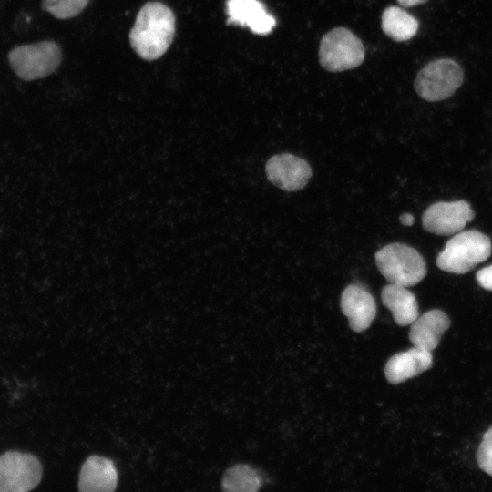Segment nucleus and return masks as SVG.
Returning <instances> with one entry per match:
<instances>
[{
	"label": "nucleus",
	"instance_id": "nucleus-21",
	"mask_svg": "<svg viewBox=\"0 0 492 492\" xmlns=\"http://www.w3.org/2000/svg\"><path fill=\"white\" fill-rule=\"evenodd\" d=\"M400 222L405 226H412L415 222V218L412 214L404 213L399 218Z\"/></svg>",
	"mask_w": 492,
	"mask_h": 492
},
{
	"label": "nucleus",
	"instance_id": "nucleus-19",
	"mask_svg": "<svg viewBox=\"0 0 492 492\" xmlns=\"http://www.w3.org/2000/svg\"><path fill=\"white\" fill-rule=\"evenodd\" d=\"M478 466L492 476V426L484 434L477 452Z\"/></svg>",
	"mask_w": 492,
	"mask_h": 492
},
{
	"label": "nucleus",
	"instance_id": "nucleus-4",
	"mask_svg": "<svg viewBox=\"0 0 492 492\" xmlns=\"http://www.w3.org/2000/svg\"><path fill=\"white\" fill-rule=\"evenodd\" d=\"M9 65L22 80L32 81L54 73L62 59L59 46L51 40L14 47L8 53Z\"/></svg>",
	"mask_w": 492,
	"mask_h": 492
},
{
	"label": "nucleus",
	"instance_id": "nucleus-20",
	"mask_svg": "<svg viewBox=\"0 0 492 492\" xmlns=\"http://www.w3.org/2000/svg\"><path fill=\"white\" fill-rule=\"evenodd\" d=\"M476 279L479 286L492 292V265L479 270L476 274Z\"/></svg>",
	"mask_w": 492,
	"mask_h": 492
},
{
	"label": "nucleus",
	"instance_id": "nucleus-7",
	"mask_svg": "<svg viewBox=\"0 0 492 492\" xmlns=\"http://www.w3.org/2000/svg\"><path fill=\"white\" fill-rule=\"evenodd\" d=\"M42 466L38 459L16 451L0 456V492H26L41 480Z\"/></svg>",
	"mask_w": 492,
	"mask_h": 492
},
{
	"label": "nucleus",
	"instance_id": "nucleus-11",
	"mask_svg": "<svg viewBox=\"0 0 492 492\" xmlns=\"http://www.w3.org/2000/svg\"><path fill=\"white\" fill-rule=\"evenodd\" d=\"M228 23L249 27L258 35H267L275 26V19L259 0H227Z\"/></svg>",
	"mask_w": 492,
	"mask_h": 492
},
{
	"label": "nucleus",
	"instance_id": "nucleus-17",
	"mask_svg": "<svg viewBox=\"0 0 492 492\" xmlns=\"http://www.w3.org/2000/svg\"><path fill=\"white\" fill-rule=\"evenodd\" d=\"M261 484V477L255 469L247 465H236L226 471L221 487L230 492H255Z\"/></svg>",
	"mask_w": 492,
	"mask_h": 492
},
{
	"label": "nucleus",
	"instance_id": "nucleus-13",
	"mask_svg": "<svg viewBox=\"0 0 492 492\" xmlns=\"http://www.w3.org/2000/svg\"><path fill=\"white\" fill-rule=\"evenodd\" d=\"M449 326L450 320L443 311L430 310L411 323L410 342L415 347L432 352L437 347L441 336Z\"/></svg>",
	"mask_w": 492,
	"mask_h": 492
},
{
	"label": "nucleus",
	"instance_id": "nucleus-18",
	"mask_svg": "<svg viewBox=\"0 0 492 492\" xmlns=\"http://www.w3.org/2000/svg\"><path fill=\"white\" fill-rule=\"evenodd\" d=\"M90 0H42L41 7L57 19H68L79 15Z\"/></svg>",
	"mask_w": 492,
	"mask_h": 492
},
{
	"label": "nucleus",
	"instance_id": "nucleus-5",
	"mask_svg": "<svg viewBox=\"0 0 492 492\" xmlns=\"http://www.w3.org/2000/svg\"><path fill=\"white\" fill-rule=\"evenodd\" d=\"M364 58V48L361 40L350 30L337 27L321 40L319 61L331 72H340L358 67Z\"/></svg>",
	"mask_w": 492,
	"mask_h": 492
},
{
	"label": "nucleus",
	"instance_id": "nucleus-8",
	"mask_svg": "<svg viewBox=\"0 0 492 492\" xmlns=\"http://www.w3.org/2000/svg\"><path fill=\"white\" fill-rule=\"evenodd\" d=\"M474 216L471 206L466 200L436 202L425 210L422 222L425 231L447 236L461 231Z\"/></svg>",
	"mask_w": 492,
	"mask_h": 492
},
{
	"label": "nucleus",
	"instance_id": "nucleus-14",
	"mask_svg": "<svg viewBox=\"0 0 492 492\" xmlns=\"http://www.w3.org/2000/svg\"><path fill=\"white\" fill-rule=\"evenodd\" d=\"M118 473L113 462L100 456H89L82 465L78 487L84 492H109L116 489Z\"/></svg>",
	"mask_w": 492,
	"mask_h": 492
},
{
	"label": "nucleus",
	"instance_id": "nucleus-2",
	"mask_svg": "<svg viewBox=\"0 0 492 492\" xmlns=\"http://www.w3.org/2000/svg\"><path fill=\"white\" fill-rule=\"evenodd\" d=\"M491 250V241L487 235L476 230L461 231L439 252L436 265L442 271L464 274L485 261Z\"/></svg>",
	"mask_w": 492,
	"mask_h": 492
},
{
	"label": "nucleus",
	"instance_id": "nucleus-15",
	"mask_svg": "<svg viewBox=\"0 0 492 492\" xmlns=\"http://www.w3.org/2000/svg\"><path fill=\"white\" fill-rule=\"evenodd\" d=\"M381 297L398 325L411 324L419 316L416 298L406 287L388 283L383 288Z\"/></svg>",
	"mask_w": 492,
	"mask_h": 492
},
{
	"label": "nucleus",
	"instance_id": "nucleus-22",
	"mask_svg": "<svg viewBox=\"0 0 492 492\" xmlns=\"http://www.w3.org/2000/svg\"><path fill=\"white\" fill-rule=\"evenodd\" d=\"M427 0H397L404 7H411L426 2Z\"/></svg>",
	"mask_w": 492,
	"mask_h": 492
},
{
	"label": "nucleus",
	"instance_id": "nucleus-12",
	"mask_svg": "<svg viewBox=\"0 0 492 492\" xmlns=\"http://www.w3.org/2000/svg\"><path fill=\"white\" fill-rule=\"evenodd\" d=\"M433 364L431 352L417 347L393 355L385 364L384 374L391 384H399L428 370Z\"/></svg>",
	"mask_w": 492,
	"mask_h": 492
},
{
	"label": "nucleus",
	"instance_id": "nucleus-10",
	"mask_svg": "<svg viewBox=\"0 0 492 492\" xmlns=\"http://www.w3.org/2000/svg\"><path fill=\"white\" fill-rule=\"evenodd\" d=\"M340 306L354 332L366 330L376 315V304L372 294L357 284L348 285L342 292Z\"/></svg>",
	"mask_w": 492,
	"mask_h": 492
},
{
	"label": "nucleus",
	"instance_id": "nucleus-6",
	"mask_svg": "<svg viewBox=\"0 0 492 492\" xmlns=\"http://www.w3.org/2000/svg\"><path fill=\"white\" fill-rule=\"evenodd\" d=\"M462 81L463 71L456 62L437 59L428 63L417 74L415 88L425 100L439 101L452 96Z\"/></svg>",
	"mask_w": 492,
	"mask_h": 492
},
{
	"label": "nucleus",
	"instance_id": "nucleus-9",
	"mask_svg": "<svg viewBox=\"0 0 492 492\" xmlns=\"http://www.w3.org/2000/svg\"><path fill=\"white\" fill-rule=\"evenodd\" d=\"M270 182L285 191H297L305 187L312 169L303 159L290 153L272 156L265 166Z\"/></svg>",
	"mask_w": 492,
	"mask_h": 492
},
{
	"label": "nucleus",
	"instance_id": "nucleus-3",
	"mask_svg": "<svg viewBox=\"0 0 492 492\" xmlns=\"http://www.w3.org/2000/svg\"><path fill=\"white\" fill-rule=\"evenodd\" d=\"M376 266L389 283L410 287L426 275V263L414 248L403 243H391L374 255Z\"/></svg>",
	"mask_w": 492,
	"mask_h": 492
},
{
	"label": "nucleus",
	"instance_id": "nucleus-16",
	"mask_svg": "<svg viewBox=\"0 0 492 492\" xmlns=\"http://www.w3.org/2000/svg\"><path fill=\"white\" fill-rule=\"evenodd\" d=\"M417 20L398 6L387 7L382 15V29L395 41H406L418 30Z\"/></svg>",
	"mask_w": 492,
	"mask_h": 492
},
{
	"label": "nucleus",
	"instance_id": "nucleus-1",
	"mask_svg": "<svg viewBox=\"0 0 492 492\" xmlns=\"http://www.w3.org/2000/svg\"><path fill=\"white\" fill-rule=\"evenodd\" d=\"M176 19L172 10L159 2H148L138 11L129 32V43L138 56L155 60L172 43Z\"/></svg>",
	"mask_w": 492,
	"mask_h": 492
}]
</instances>
